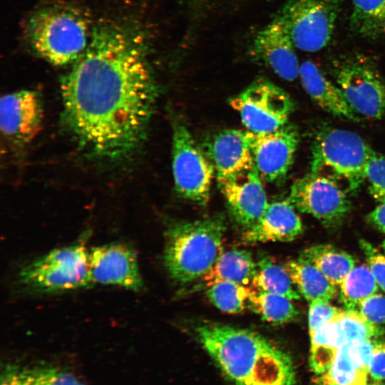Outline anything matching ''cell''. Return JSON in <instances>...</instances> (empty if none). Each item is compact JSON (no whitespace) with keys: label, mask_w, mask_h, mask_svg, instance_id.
<instances>
[{"label":"cell","mask_w":385,"mask_h":385,"mask_svg":"<svg viewBox=\"0 0 385 385\" xmlns=\"http://www.w3.org/2000/svg\"><path fill=\"white\" fill-rule=\"evenodd\" d=\"M367 216L369 222L385 233V200L381 202Z\"/></svg>","instance_id":"39"},{"label":"cell","mask_w":385,"mask_h":385,"mask_svg":"<svg viewBox=\"0 0 385 385\" xmlns=\"http://www.w3.org/2000/svg\"><path fill=\"white\" fill-rule=\"evenodd\" d=\"M314 385H334L332 383L327 382L319 377L316 381Z\"/></svg>","instance_id":"40"},{"label":"cell","mask_w":385,"mask_h":385,"mask_svg":"<svg viewBox=\"0 0 385 385\" xmlns=\"http://www.w3.org/2000/svg\"><path fill=\"white\" fill-rule=\"evenodd\" d=\"M256 262V271L251 284L257 291L282 295L291 300L300 299L301 294L284 267L277 264L268 256L261 257Z\"/></svg>","instance_id":"25"},{"label":"cell","mask_w":385,"mask_h":385,"mask_svg":"<svg viewBox=\"0 0 385 385\" xmlns=\"http://www.w3.org/2000/svg\"><path fill=\"white\" fill-rule=\"evenodd\" d=\"M21 283L41 292L75 289L91 282L89 252L80 244L53 250L24 266Z\"/></svg>","instance_id":"6"},{"label":"cell","mask_w":385,"mask_h":385,"mask_svg":"<svg viewBox=\"0 0 385 385\" xmlns=\"http://www.w3.org/2000/svg\"><path fill=\"white\" fill-rule=\"evenodd\" d=\"M172 168L178 193L193 203L205 205L209 201L214 166L197 144L186 125L175 120L172 140Z\"/></svg>","instance_id":"8"},{"label":"cell","mask_w":385,"mask_h":385,"mask_svg":"<svg viewBox=\"0 0 385 385\" xmlns=\"http://www.w3.org/2000/svg\"><path fill=\"white\" fill-rule=\"evenodd\" d=\"M295 46L282 19L277 16L258 32L254 39V57L270 68L280 78L293 81L299 76V66Z\"/></svg>","instance_id":"16"},{"label":"cell","mask_w":385,"mask_h":385,"mask_svg":"<svg viewBox=\"0 0 385 385\" xmlns=\"http://www.w3.org/2000/svg\"><path fill=\"white\" fill-rule=\"evenodd\" d=\"M357 310L373 324L385 325V294L377 292L370 296L361 303Z\"/></svg>","instance_id":"33"},{"label":"cell","mask_w":385,"mask_h":385,"mask_svg":"<svg viewBox=\"0 0 385 385\" xmlns=\"http://www.w3.org/2000/svg\"><path fill=\"white\" fill-rule=\"evenodd\" d=\"M369 374L374 381L385 380V340L376 341L369 366Z\"/></svg>","instance_id":"38"},{"label":"cell","mask_w":385,"mask_h":385,"mask_svg":"<svg viewBox=\"0 0 385 385\" xmlns=\"http://www.w3.org/2000/svg\"><path fill=\"white\" fill-rule=\"evenodd\" d=\"M350 31L360 38L376 40L385 36V0H351Z\"/></svg>","instance_id":"24"},{"label":"cell","mask_w":385,"mask_h":385,"mask_svg":"<svg viewBox=\"0 0 385 385\" xmlns=\"http://www.w3.org/2000/svg\"><path fill=\"white\" fill-rule=\"evenodd\" d=\"M250 133L253 165L260 178L269 183L284 178L299 144L297 128L286 124L274 131Z\"/></svg>","instance_id":"12"},{"label":"cell","mask_w":385,"mask_h":385,"mask_svg":"<svg viewBox=\"0 0 385 385\" xmlns=\"http://www.w3.org/2000/svg\"><path fill=\"white\" fill-rule=\"evenodd\" d=\"M284 267L299 294L309 302L330 301L335 297L336 285L309 262L299 257L287 261Z\"/></svg>","instance_id":"21"},{"label":"cell","mask_w":385,"mask_h":385,"mask_svg":"<svg viewBox=\"0 0 385 385\" xmlns=\"http://www.w3.org/2000/svg\"><path fill=\"white\" fill-rule=\"evenodd\" d=\"M382 247H383V250H384V254H385V240H384V242L382 243Z\"/></svg>","instance_id":"42"},{"label":"cell","mask_w":385,"mask_h":385,"mask_svg":"<svg viewBox=\"0 0 385 385\" xmlns=\"http://www.w3.org/2000/svg\"><path fill=\"white\" fill-rule=\"evenodd\" d=\"M198 342L235 385H297L290 356L257 332L204 322L195 327Z\"/></svg>","instance_id":"2"},{"label":"cell","mask_w":385,"mask_h":385,"mask_svg":"<svg viewBox=\"0 0 385 385\" xmlns=\"http://www.w3.org/2000/svg\"><path fill=\"white\" fill-rule=\"evenodd\" d=\"M156 94L143 50L133 35L118 26H101L62 80L64 122L88 152L123 158L142 143Z\"/></svg>","instance_id":"1"},{"label":"cell","mask_w":385,"mask_h":385,"mask_svg":"<svg viewBox=\"0 0 385 385\" xmlns=\"http://www.w3.org/2000/svg\"><path fill=\"white\" fill-rule=\"evenodd\" d=\"M365 180L368 182L370 195L378 202L385 200V156L375 151L370 157L365 169Z\"/></svg>","instance_id":"31"},{"label":"cell","mask_w":385,"mask_h":385,"mask_svg":"<svg viewBox=\"0 0 385 385\" xmlns=\"http://www.w3.org/2000/svg\"><path fill=\"white\" fill-rule=\"evenodd\" d=\"M368 385H385V383L382 381H374L371 384H369Z\"/></svg>","instance_id":"41"},{"label":"cell","mask_w":385,"mask_h":385,"mask_svg":"<svg viewBox=\"0 0 385 385\" xmlns=\"http://www.w3.org/2000/svg\"><path fill=\"white\" fill-rule=\"evenodd\" d=\"M43 118V102L37 91L21 90L2 96L1 132L11 141L18 144L31 142L39 133Z\"/></svg>","instance_id":"13"},{"label":"cell","mask_w":385,"mask_h":385,"mask_svg":"<svg viewBox=\"0 0 385 385\" xmlns=\"http://www.w3.org/2000/svg\"><path fill=\"white\" fill-rule=\"evenodd\" d=\"M374 150L359 135L348 130L327 128L315 137L311 172L342 180L350 191L365 181L366 164Z\"/></svg>","instance_id":"5"},{"label":"cell","mask_w":385,"mask_h":385,"mask_svg":"<svg viewBox=\"0 0 385 385\" xmlns=\"http://www.w3.org/2000/svg\"><path fill=\"white\" fill-rule=\"evenodd\" d=\"M226 225L221 217L178 222L166 232L164 263L180 284L200 279L222 252Z\"/></svg>","instance_id":"3"},{"label":"cell","mask_w":385,"mask_h":385,"mask_svg":"<svg viewBox=\"0 0 385 385\" xmlns=\"http://www.w3.org/2000/svg\"><path fill=\"white\" fill-rule=\"evenodd\" d=\"M331 71L346 100L357 113L380 119L385 115V81L374 61L363 53L342 55Z\"/></svg>","instance_id":"7"},{"label":"cell","mask_w":385,"mask_h":385,"mask_svg":"<svg viewBox=\"0 0 385 385\" xmlns=\"http://www.w3.org/2000/svg\"><path fill=\"white\" fill-rule=\"evenodd\" d=\"M247 307L262 319L274 324L289 322L299 314L290 299L265 292L255 291L250 297Z\"/></svg>","instance_id":"27"},{"label":"cell","mask_w":385,"mask_h":385,"mask_svg":"<svg viewBox=\"0 0 385 385\" xmlns=\"http://www.w3.org/2000/svg\"><path fill=\"white\" fill-rule=\"evenodd\" d=\"M368 374L369 371L352 359L346 343L337 349L332 365L319 377L334 385H368Z\"/></svg>","instance_id":"29"},{"label":"cell","mask_w":385,"mask_h":385,"mask_svg":"<svg viewBox=\"0 0 385 385\" xmlns=\"http://www.w3.org/2000/svg\"><path fill=\"white\" fill-rule=\"evenodd\" d=\"M91 282L139 290L143 286L135 251L123 243L96 247L89 252Z\"/></svg>","instance_id":"15"},{"label":"cell","mask_w":385,"mask_h":385,"mask_svg":"<svg viewBox=\"0 0 385 385\" xmlns=\"http://www.w3.org/2000/svg\"><path fill=\"white\" fill-rule=\"evenodd\" d=\"M256 267L257 262L247 250L234 249L222 252L196 287L207 289L222 282L248 285L252 282Z\"/></svg>","instance_id":"20"},{"label":"cell","mask_w":385,"mask_h":385,"mask_svg":"<svg viewBox=\"0 0 385 385\" xmlns=\"http://www.w3.org/2000/svg\"><path fill=\"white\" fill-rule=\"evenodd\" d=\"M27 35L34 51L56 66L76 61L86 49L91 36L82 16L61 7L36 12L29 21Z\"/></svg>","instance_id":"4"},{"label":"cell","mask_w":385,"mask_h":385,"mask_svg":"<svg viewBox=\"0 0 385 385\" xmlns=\"http://www.w3.org/2000/svg\"><path fill=\"white\" fill-rule=\"evenodd\" d=\"M1 385H86L72 373L50 365L8 366Z\"/></svg>","instance_id":"22"},{"label":"cell","mask_w":385,"mask_h":385,"mask_svg":"<svg viewBox=\"0 0 385 385\" xmlns=\"http://www.w3.org/2000/svg\"><path fill=\"white\" fill-rule=\"evenodd\" d=\"M298 77L304 90L321 108L349 120L359 119L338 85L327 78L315 63L310 61L301 63Z\"/></svg>","instance_id":"19"},{"label":"cell","mask_w":385,"mask_h":385,"mask_svg":"<svg viewBox=\"0 0 385 385\" xmlns=\"http://www.w3.org/2000/svg\"><path fill=\"white\" fill-rule=\"evenodd\" d=\"M328 300L318 299L309 302L308 324L312 336L323 324L339 320L344 314V309L332 305Z\"/></svg>","instance_id":"32"},{"label":"cell","mask_w":385,"mask_h":385,"mask_svg":"<svg viewBox=\"0 0 385 385\" xmlns=\"http://www.w3.org/2000/svg\"><path fill=\"white\" fill-rule=\"evenodd\" d=\"M378 339H367L349 342V349L352 359L363 369L369 371L370 361Z\"/></svg>","instance_id":"37"},{"label":"cell","mask_w":385,"mask_h":385,"mask_svg":"<svg viewBox=\"0 0 385 385\" xmlns=\"http://www.w3.org/2000/svg\"><path fill=\"white\" fill-rule=\"evenodd\" d=\"M247 130L252 133L274 131L286 124L294 109L290 96L265 79L252 83L230 100Z\"/></svg>","instance_id":"10"},{"label":"cell","mask_w":385,"mask_h":385,"mask_svg":"<svg viewBox=\"0 0 385 385\" xmlns=\"http://www.w3.org/2000/svg\"><path fill=\"white\" fill-rule=\"evenodd\" d=\"M262 181L254 167L217 180L232 217L245 230L260 220L270 204Z\"/></svg>","instance_id":"14"},{"label":"cell","mask_w":385,"mask_h":385,"mask_svg":"<svg viewBox=\"0 0 385 385\" xmlns=\"http://www.w3.org/2000/svg\"><path fill=\"white\" fill-rule=\"evenodd\" d=\"M337 349L327 345H311L310 366L312 371L322 376L332 365Z\"/></svg>","instance_id":"34"},{"label":"cell","mask_w":385,"mask_h":385,"mask_svg":"<svg viewBox=\"0 0 385 385\" xmlns=\"http://www.w3.org/2000/svg\"><path fill=\"white\" fill-rule=\"evenodd\" d=\"M344 0H289L278 15L296 48L316 52L330 42Z\"/></svg>","instance_id":"9"},{"label":"cell","mask_w":385,"mask_h":385,"mask_svg":"<svg viewBox=\"0 0 385 385\" xmlns=\"http://www.w3.org/2000/svg\"><path fill=\"white\" fill-rule=\"evenodd\" d=\"M369 266L379 287L385 294V255L366 242L361 243Z\"/></svg>","instance_id":"36"},{"label":"cell","mask_w":385,"mask_h":385,"mask_svg":"<svg viewBox=\"0 0 385 385\" xmlns=\"http://www.w3.org/2000/svg\"><path fill=\"white\" fill-rule=\"evenodd\" d=\"M339 320L321 326L310 336L311 345H327L337 349L343 345Z\"/></svg>","instance_id":"35"},{"label":"cell","mask_w":385,"mask_h":385,"mask_svg":"<svg viewBox=\"0 0 385 385\" xmlns=\"http://www.w3.org/2000/svg\"><path fill=\"white\" fill-rule=\"evenodd\" d=\"M303 225L295 207L287 200L270 203L260 220L245 230L242 240L245 243L289 242L299 236Z\"/></svg>","instance_id":"18"},{"label":"cell","mask_w":385,"mask_h":385,"mask_svg":"<svg viewBox=\"0 0 385 385\" xmlns=\"http://www.w3.org/2000/svg\"><path fill=\"white\" fill-rule=\"evenodd\" d=\"M379 287L367 265L355 267L339 284V298L346 310L358 309L361 303Z\"/></svg>","instance_id":"26"},{"label":"cell","mask_w":385,"mask_h":385,"mask_svg":"<svg viewBox=\"0 0 385 385\" xmlns=\"http://www.w3.org/2000/svg\"><path fill=\"white\" fill-rule=\"evenodd\" d=\"M207 155L217 180L252 168L250 132L227 129L217 133L208 143Z\"/></svg>","instance_id":"17"},{"label":"cell","mask_w":385,"mask_h":385,"mask_svg":"<svg viewBox=\"0 0 385 385\" xmlns=\"http://www.w3.org/2000/svg\"><path fill=\"white\" fill-rule=\"evenodd\" d=\"M299 257L313 264L331 282L339 286L356 266L351 255L329 245L310 247Z\"/></svg>","instance_id":"23"},{"label":"cell","mask_w":385,"mask_h":385,"mask_svg":"<svg viewBox=\"0 0 385 385\" xmlns=\"http://www.w3.org/2000/svg\"><path fill=\"white\" fill-rule=\"evenodd\" d=\"M339 320L343 344L367 339H378L385 332L379 325L366 319L357 309H344Z\"/></svg>","instance_id":"30"},{"label":"cell","mask_w":385,"mask_h":385,"mask_svg":"<svg viewBox=\"0 0 385 385\" xmlns=\"http://www.w3.org/2000/svg\"><path fill=\"white\" fill-rule=\"evenodd\" d=\"M255 291L252 286L222 282L207 288L206 295L220 311L237 314L243 312L246 306H248L249 299Z\"/></svg>","instance_id":"28"},{"label":"cell","mask_w":385,"mask_h":385,"mask_svg":"<svg viewBox=\"0 0 385 385\" xmlns=\"http://www.w3.org/2000/svg\"><path fill=\"white\" fill-rule=\"evenodd\" d=\"M288 200L295 209L312 215L326 225L340 222L351 203L336 179L311 172L292 186Z\"/></svg>","instance_id":"11"}]
</instances>
